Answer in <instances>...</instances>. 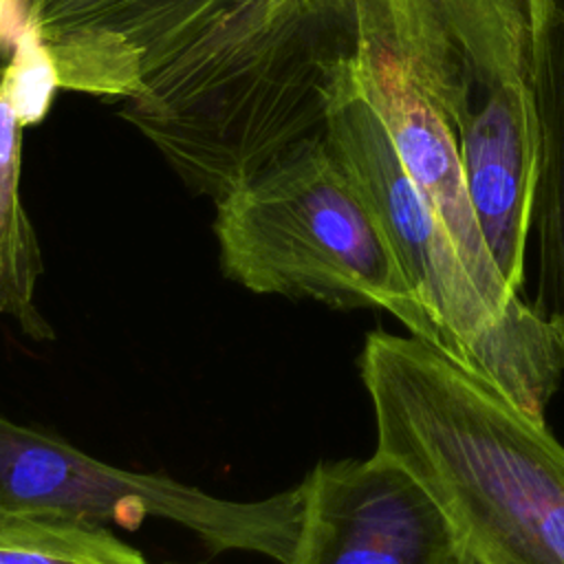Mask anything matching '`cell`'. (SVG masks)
Here are the masks:
<instances>
[{
  "label": "cell",
  "mask_w": 564,
  "mask_h": 564,
  "mask_svg": "<svg viewBox=\"0 0 564 564\" xmlns=\"http://www.w3.org/2000/svg\"><path fill=\"white\" fill-rule=\"evenodd\" d=\"M359 48L350 0H236L119 115L216 203L324 134Z\"/></svg>",
  "instance_id": "1"
},
{
  "label": "cell",
  "mask_w": 564,
  "mask_h": 564,
  "mask_svg": "<svg viewBox=\"0 0 564 564\" xmlns=\"http://www.w3.org/2000/svg\"><path fill=\"white\" fill-rule=\"evenodd\" d=\"M375 452L408 469L482 564H564V445L445 350L370 330Z\"/></svg>",
  "instance_id": "2"
},
{
  "label": "cell",
  "mask_w": 564,
  "mask_h": 564,
  "mask_svg": "<svg viewBox=\"0 0 564 564\" xmlns=\"http://www.w3.org/2000/svg\"><path fill=\"white\" fill-rule=\"evenodd\" d=\"M214 234L225 278L258 295L379 308L445 350L383 231L324 134L225 194Z\"/></svg>",
  "instance_id": "3"
},
{
  "label": "cell",
  "mask_w": 564,
  "mask_h": 564,
  "mask_svg": "<svg viewBox=\"0 0 564 564\" xmlns=\"http://www.w3.org/2000/svg\"><path fill=\"white\" fill-rule=\"evenodd\" d=\"M324 143L438 326L445 352L485 375L527 414L546 421V405L564 377V319L540 315L520 322L494 308L357 82L333 110Z\"/></svg>",
  "instance_id": "4"
},
{
  "label": "cell",
  "mask_w": 564,
  "mask_h": 564,
  "mask_svg": "<svg viewBox=\"0 0 564 564\" xmlns=\"http://www.w3.org/2000/svg\"><path fill=\"white\" fill-rule=\"evenodd\" d=\"M0 511L132 529L148 518L194 533L209 553L247 551L289 564L300 489L231 500L165 474L104 463L68 441L0 414Z\"/></svg>",
  "instance_id": "5"
},
{
  "label": "cell",
  "mask_w": 564,
  "mask_h": 564,
  "mask_svg": "<svg viewBox=\"0 0 564 564\" xmlns=\"http://www.w3.org/2000/svg\"><path fill=\"white\" fill-rule=\"evenodd\" d=\"M350 2L361 46L392 55L454 132L489 93L535 101L544 0Z\"/></svg>",
  "instance_id": "6"
},
{
  "label": "cell",
  "mask_w": 564,
  "mask_h": 564,
  "mask_svg": "<svg viewBox=\"0 0 564 564\" xmlns=\"http://www.w3.org/2000/svg\"><path fill=\"white\" fill-rule=\"evenodd\" d=\"M297 489L300 529L289 564H456L465 553L430 491L377 452L322 460Z\"/></svg>",
  "instance_id": "7"
},
{
  "label": "cell",
  "mask_w": 564,
  "mask_h": 564,
  "mask_svg": "<svg viewBox=\"0 0 564 564\" xmlns=\"http://www.w3.org/2000/svg\"><path fill=\"white\" fill-rule=\"evenodd\" d=\"M57 88L132 97L236 0H22Z\"/></svg>",
  "instance_id": "8"
},
{
  "label": "cell",
  "mask_w": 564,
  "mask_h": 564,
  "mask_svg": "<svg viewBox=\"0 0 564 564\" xmlns=\"http://www.w3.org/2000/svg\"><path fill=\"white\" fill-rule=\"evenodd\" d=\"M355 82L383 121L408 176L441 218L482 295L502 315L520 322L544 315L505 282L491 260L465 187L456 132L443 115L383 51L359 48Z\"/></svg>",
  "instance_id": "9"
},
{
  "label": "cell",
  "mask_w": 564,
  "mask_h": 564,
  "mask_svg": "<svg viewBox=\"0 0 564 564\" xmlns=\"http://www.w3.org/2000/svg\"><path fill=\"white\" fill-rule=\"evenodd\" d=\"M465 187L505 282L520 291L540 176V115L509 90L485 95L456 130Z\"/></svg>",
  "instance_id": "10"
},
{
  "label": "cell",
  "mask_w": 564,
  "mask_h": 564,
  "mask_svg": "<svg viewBox=\"0 0 564 564\" xmlns=\"http://www.w3.org/2000/svg\"><path fill=\"white\" fill-rule=\"evenodd\" d=\"M535 101L542 150L533 214L538 231L533 306L564 315V0H544Z\"/></svg>",
  "instance_id": "11"
},
{
  "label": "cell",
  "mask_w": 564,
  "mask_h": 564,
  "mask_svg": "<svg viewBox=\"0 0 564 564\" xmlns=\"http://www.w3.org/2000/svg\"><path fill=\"white\" fill-rule=\"evenodd\" d=\"M35 123L13 68L0 70V315L13 317L33 339L53 330L35 304L44 262L35 229L20 196L22 128Z\"/></svg>",
  "instance_id": "12"
},
{
  "label": "cell",
  "mask_w": 564,
  "mask_h": 564,
  "mask_svg": "<svg viewBox=\"0 0 564 564\" xmlns=\"http://www.w3.org/2000/svg\"><path fill=\"white\" fill-rule=\"evenodd\" d=\"M0 564H148L108 527L0 511Z\"/></svg>",
  "instance_id": "13"
},
{
  "label": "cell",
  "mask_w": 564,
  "mask_h": 564,
  "mask_svg": "<svg viewBox=\"0 0 564 564\" xmlns=\"http://www.w3.org/2000/svg\"><path fill=\"white\" fill-rule=\"evenodd\" d=\"M456 564H482V562H480V560H478V557H476V555L465 546V553H463V557H460Z\"/></svg>",
  "instance_id": "14"
}]
</instances>
